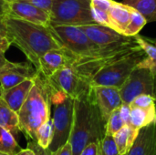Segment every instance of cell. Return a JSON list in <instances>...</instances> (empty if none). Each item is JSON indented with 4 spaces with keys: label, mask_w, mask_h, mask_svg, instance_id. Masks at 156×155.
Returning a JSON list of instances; mask_svg holds the SVG:
<instances>
[{
    "label": "cell",
    "mask_w": 156,
    "mask_h": 155,
    "mask_svg": "<svg viewBox=\"0 0 156 155\" xmlns=\"http://www.w3.org/2000/svg\"><path fill=\"white\" fill-rule=\"evenodd\" d=\"M5 31L11 43L17 47L37 69L40 58L49 50L62 48L60 42L50 28L20 18L7 16Z\"/></svg>",
    "instance_id": "cell-1"
},
{
    "label": "cell",
    "mask_w": 156,
    "mask_h": 155,
    "mask_svg": "<svg viewBox=\"0 0 156 155\" xmlns=\"http://www.w3.org/2000/svg\"><path fill=\"white\" fill-rule=\"evenodd\" d=\"M105 124L90 87L74 100L73 124L69 141L73 155L80 154L91 143H99L106 135Z\"/></svg>",
    "instance_id": "cell-2"
},
{
    "label": "cell",
    "mask_w": 156,
    "mask_h": 155,
    "mask_svg": "<svg viewBox=\"0 0 156 155\" xmlns=\"http://www.w3.org/2000/svg\"><path fill=\"white\" fill-rule=\"evenodd\" d=\"M51 88L39 72L34 79V85L18 111L20 131L36 140L37 129L51 118Z\"/></svg>",
    "instance_id": "cell-3"
},
{
    "label": "cell",
    "mask_w": 156,
    "mask_h": 155,
    "mask_svg": "<svg viewBox=\"0 0 156 155\" xmlns=\"http://www.w3.org/2000/svg\"><path fill=\"white\" fill-rule=\"evenodd\" d=\"M144 58L145 53L139 48L111 60L93 75L90 81V87L107 86L120 89Z\"/></svg>",
    "instance_id": "cell-4"
},
{
    "label": "cell",
    "mask_w": 156,
    "mask_h": 155,
    "mask_svg": "<svg viewBox=\"0 0 156 155\" xmlns=\"http://www.w3.org/2000/svg\"><path fill=\"white\" fill-rule=\"evenodd\" d=\"M51 103L53 107L54 134L48 150L52 153L69 141L73 124L74 99L67 96L62 91L51 89Z\"/></svg>",
    "instance_id": "cell-5"
},
{
    "label": "cell",
    "mask_w": 156,
    "mask_h": 155,
    "mask_svg": "<svg viewBox=\"0 0 156 155\" xmlns=\"http://www.w3.org/2000/svg\"><path fill=\"white\" fill-rule=\"evenodd\" d=\"M62 48L76 58H90L100 55L102 51L95 46L80 26L49 25Z\"/></svg>",
    "instance_id": "cell-6"
},
{
    "label": "cell",
    "mask_w": 156,
    "mask_h": 155,
    "mask_svg": "<svg viewBox=\"0 0 156 155\" xmlns=\"http://www.w3.org/2000/svg\"><path fill=\"white\" fill-rule=\"evenodd\" d=\"M90 0H54L50 11L51 25L83 26L95 23Z\"/></svg>",
    "instance_id": "cell-7"
},
{
    "label": "cell",
    "mask_w": 156,
    "mask_h": 155,
    "mask_svg": "<svg viewBox=\"0 0 156 155\" xmlns=\"http://www.w3.org/2000/svg\"><path fill=\"white\" fill-rule=\"evenodd\" d=\"M119 90L122 102L127 104L143 94L156 98V72L148 68L136 67Z\"/></svg>",
    "instance_id": "cell-8"
},
{
    "label": "cell",
    "mask_w": 156,
    "mask_h": 155,
    "mask_svg": "<svg viewBox=\"0 0 156 155\" xmlns=\"http://www.w3.org/2000/svg\"><path fill=\"white\" fill-rule=\"evenodd\" d=\"M91 42L101 50H114L136 45L134 37H127L118 31L96 23L80 26Z\"/></svg>",
    "instance_id": "cell-9"
},
{
    "label": "cell",
    "mask_w": 156,
    "mask_h": 155,
    "mask_svg": "<svg viewBox=\"0 0 156 155\" xmlns=\"http://www.w3.org/2000/svg\"><path fill=\"white\" fill-rule=\"evenodd\" d=\"M47 80L52 90L62 91L74 100L90 89L89 82L78 73L71 63L58 69Z\"/></svg>",
    "instance_id": "cell-10"
},
{
    "label": "cell",
    "mask_w": 156,
    "mask_h": 155,
    "mask_svg": "<svg viewBox=\"0 0 156 155\" xmlns=\"http://www.w3.org/2000/svg\"><path fill=\"white\" fill-rule=\"evenodd\" d=\"M37 74V69L29 62L8 61L0 69L1 90H8L28 79H34Z\"/></svg>",
    "instance_id": "cell-11"
},
{
    "label": "cell",
    "mask_w": 156,
    "mask_h": 155,
    "mask_svg": "<svg viewBox=\"0 0 156 155\" xmlns=\"http://www.w3.org/2000/svg\"><path fill=\"white\" fill-rule=\"evenodd\" d=\"M9 16L42 26L50 25L49 13L27 0L9 2Z\"/></svg>",
    "instance_id": "cell-12"
},
{
    "label": "cell",
    "mask_w": 156,
    "mask_h": 155,
    "mask_svg": "<svg viewBox=\"0 0 156 155\" xmlns=\"http://www.w3.org/2000/svg\"><path fill=\"white\" fill-rule=\"evenodd\" d=\"M91 90L101 117L107 122L110 115L123 103L120 90L115 87L107 86L91 87Z\"/></svg>",
    "instance_id": "cell-13"
},
{
    "label": "cell",
    "mask_w": 156,
    "mask_h": 155,
    "mask_svg": "<svg viewBox=\"0 0 156 155\" xmlns=\"http://www.w3.org/2000/svg\"><path fill=\"white\" fill-rule=\"evenodd\" d=\"M74 56L64 48L52 49L45 53L39 60L37 72L44 78L48 79L58 69L72 62Z\"/></svg>",
    "instance_id": "cell-14"
},
{
    "label": "cell",
    "mask_w": 156,
    "mask_h": 155,
    "mask_svg": "<svg viewBox=\"0 0 156 155\" xmlns=\"http://www.w3.org/2000/svg\"><path fill=\"white\" fill-rule=\"evenodd\" d=\"M126 155H156V122L140 129Z\"/></svg>",
    "instance_id": "cell-15"
},
{
    "label": "cell",
    "mask_w": 156,
    "mask_h": 155,
    "mask_svg": "<svg viewBox=\"0 0 156 155\" xmlns=\"http://www.w3.org/2000/svg\"><path fill=\"white\" fill-rule=\"evenodd\" d=\"M34 79H26L8 90H1L0 97L14 111L18 113L34 85Z\"/></svg>",
    "instance_id": "cell-16"
},
{
    "label": "cell",
    "mask_w": 156,
    "mask_h": 155,
    "mask_svg": "<svg viewBox=\"0 0 156 155\" xmlns=\"http://www.w3.org/2000/svg\"><path fill=\"white\" fill-rule=\"evenodd\" d=\"M131 11L132 6L125 5L124 3H119L115 0L113 1L109 10V15L112 26L114 30L124 35L125 29L131 19Z\"/></svg>",
    "instance_id": "cell-17"
},
{
    "label": "cell",
    "mask_w": 156,
    "mask_h": 155,
    "mask_svg": "<svg viewBox=\"0 0 156 155\" xmlns=\"http://www.w3.org/2000/svg\"><path fill=\"white\" fill-rule=\"evenodd\" d=\"M139 131L140 130L134 128L131 124L124 125L119 132H117L113 135L120 155L127 154V153L130 151L133 144L134 143Z\"/></svg>",
    "instance_id": "cell-18"
},
{
    "label": "cell",
    "mask_w": 156,
    "mask_h": 155,
    "mask_svg": "<svg viewBox=\"0 0 156 155\" xmlns=\"http://www.w3.org/2000/svg\"><path fill=\"white\" fill-rule=\"evenodd\" d=\"M156 122V105L150 108L131 107V125L140 130Z\"/></svg>",
    "instance_id": "cell-19"
},
{
    "label": "cell",
    "mask_w": 156,
    "mask_h": 155,
    "mask_svg": "<svg viewBox=\"0 0 156 155\" xmlns=\"http://www.w3.org/2000/svg\"><path fill=\"white\" fill-rule=\"evenodd\" d=\"M136 43L145 53V58L137 65V67L148 68L156 72V41L145 38L140 35L134 36Z\"/></svg>",
    "instance_id": "cell-20"
},
{
    "label": "cell",
    "mask_w": 156,
    "mask_h": 155,
    "mask_svg": "<svg viewBox=\"0 0 156 155\" xmlns=\"http://www.w3.org/2000/svg\"><path fill=\"white\" fill-rule=\"evenodd\" d=\"M0 126L16 133L20 131L18 113L14 111L0 97Z\"/></svg>",
    "instance_id": "cell-21"
},
{
    "label": "cell",
    "mask_w": 156,
    "mask_h": 155,
    "mask_svg": "<svg viewBox=\"0 0 156 155\" xmlns=\"http://www.w3.org/2000/svg\"><path fill=\"white\" fill-rule=\"evenodd\" d=\"M122 3L141 12L148 23L156 22V0H123Z\"/></svg>",
    "instance_id": "cell-22"
},
{
    "label": "cell",
    "mask_w": 156,
    "mask_h": 155,
    "mask_svg": "<svg viewBox=\"0 0 156 155\" xmlns=\"http://www.w3.org/2000/svg\"><path fill=\"white\" fill-rule=\"evenodd\" d=\"M22 149L16 143L13 133L0 126V153L16 155Z\"/></svg>",
    "instance_id": "cell-23"
},
{
    "label": "cell",
    "mask_w": 156,
    "mask_h": 155,
    "mask_svg": "<svg viewBox=\"0 0 156 155\" xmlns=\"http://www.w3.org/2000/svg\"><path fill=\"white\" fill-rule=\"evenodd\" d=\"M53 134H54V127H53V121L51 117L37 129L36 132L35 141H37V143L40 148L47 150L49 148V145L52 142Z\"/></svg>",
    "instance_id": "cell-24"
},
{
    "label": "cell",
    "mask_w": 156,
    "mask_h": 155,
    "mask_svg": "<svg viewBox=\"0 0 156 155\" xmlns=\"http://www.w3.org/2000/svg\"><path fill=\"white\" fill-rule=\"evenodd\" d=\"M146 18L143 16L141 12L132 7L131 11V19L125 29L124 35L127 37H134L139 34V32L144 28L147 24Z\"/></svg>",
    "instance_id": "cell-25"
},
{
    "label": "cell",
    "mask_w": 156,
    "mask_h": 155,
    "mask_svg": "<svg viewBox=\"0 0 156 155\" xmlns=\"http://www.w3.org/2000/svg\"><path fill=\"white\" fill-rule=\"evenodd\" d=\"M125 123L123 122L121 115H120V111L119 109L115 110L108 118L106 124H105V132L106 135H112L113 136L117 132H119Z\"/></svg>",
    "instance_id": "cell-26"
},
{
    "label": "cell",
    "mask_w": 156,
    "mask_h": 155,
    "mask_svg": "<svg viewBox=\"0 0 156 155\" xmlns=\"http://www.w3.org/2000/svg\"><path fill=\"white\" fill-rule=\"evenodd\" d=\"M98 155H120L113 136L105 135L99 142Z\"/></svg>",
    "instance_id": "cell-27"
},
{
    "label": "cell",
    "mask_w": 156,
    "mask_h": 155,
    "mask_svg": "<svg viewBox=\"0 0 156 155\" xmlns=\"http://www.w3.org/2000/svg\"><path fill=\"white\" fill-rule=\"evenodd\" d=\"M90 11H91L92 19L96 24L102 25V26H109V27L112 28L109 12L104 11V10H101V9H98V8H94V7H91Z\"/></svg>",
    "instance_id": "cell-28"
},
{
    "label": "cell",
    "mask_w": 156,
    "mask_h": 155,
    "mask_svg": "<svg viewBox=\"0 0 156 155\" xmlns=\"http://www.w3.org/2000/svg\"><path fill=\"white\" fill-rule=\"evenodd\" d=\"M131 107H139V108H150L156 105V98L152 95L143 94L136 97L132 103L130 104Z\"/></svg>",
    "instance_id": "cell-29"
},
{
    "label": "cell",
    "mask_w": 156,
    "mask_h": 155,
    "mask_svg": "<svg viewBox=\"0 0 156 155\" xmlns=\"http://www.w3.org/2000/svg\"><path fill=\"white\" fill-rule=\"evenodd\" d=\"M120 115L125 123V125H130L131 124V105L127 103H122L120 108Z\"/></svg>",
    "instance_id": "cell-30"
},
{
    "label": "cell",
    "mask_w": 156,
    "mask_h": 155,
    "mask_svg": "<svg viewBox=\"0 0 156 155\" xmlns=\"http://www.w3.org/2000/svg\"><path fill=\"white\" fill-rule=\"evenodd\" d=\"M114 0H90V7L109 12Z\"/></svg>",
    "instance_id": "cell-31"
},
{
    "label": "cell",
    "mask_w": 156,
    "mask_h": 155,
    "mask_svg": "<svg viewBox=\"0 0 156 155\" xmlns=\"http://www.w3.org/2000/svg\"><path fill=\"white\" fill-rule=\"evenodd\" d=\"M27 1L36 5L37 6L42 8L43 10H45V11H47L48 13L50 14L52 4H53L54 0H27Z\"/></svg>",
    "instance_id": "cell-32"
},
{
    "label": "cell",
    "mask_w": 156,
    "mask_h": 155,
    "mask_svg": "<svg viewBox=\"0 0 156 155\" xmlns=\"http://www.w3.org/2000/svg\"><path fill=\"white\" fill-rule=\"evenodd\" d=\"M99 143H91L88 144L80 153V155H98Z\"/></svg>",
    "instance_id": "cell-33"
},
{
    "label": "cell",
    "mask_w": 156,
    "mask_h": 155,
    "mask_svg": "<svg viewBox=\"0 0 156 155\" xmlns=\"http://www.w3.org/2000/svg\"><path fill=\"white\" fill-rule=\"evenodd\" d=\"M11 45L12 43L8 38L6 32H0V51L5 52Z\"/></svg>",
    "instance_id": "cell-34"
},
{
    "label": "cell",
    "mask_w": 156,
    "mask_h": 155,
    "mask_svg": "<svg viewBox=\"0 0 156 155\" xmlns=\"http://www.w3.org/2000/svg\"><path fill=\"white\" fill-rule=\"evenodd\" d=\"M50 155H73L72 148L69 143H67L55 152H50Z\"/></svg>",
    "instance_id": "cell-35"
},
{
    "label": "cell",
    "mask_w": 156,
    "mask_h": 155,
    "mask_svg": "<svg viewBox=\"0 0 156 155\" xmlns=\"http://www.w3.org/2000/svg\"><path fill=\"white\" fill-rule=\"evenodd\" d=\"M7 16H9V2L0 0V17H5Z\"/></svg>",
    "instance_id": "cell-36"
},
{
    "label": "cell",
    "mask_w": 156,
    "mask_h": 155,
    "mask_svg": "<svg viewBox=\"0 0 156 155\" xmlns=\"http://www.w3.org/2000/svg\"><path fill=\"white\" fill-rule=\"evenodd\" d=\"M16 155H37L35 151L31 148L27 149H22L19 153H17Z\"/></svg>",
    "instance_id": "cell-37"
},
{
    "label": "cell",
    "mask_w": 156,
    "mask_h": 155,
    "mask_svg": "<svg viewBox=\"0 0 156 155\" xmlns=\"http://www.w3.org/2000/svg\"><path fill=\"white\" fill-rule=\"evenodd\" d=\"M35 153L37 155H50V151L48 149L44 150V149L40 148L37 145V151H35Z\"/></svg>",
    "instance_id": "cell-38"
},
{
    "label": "cell",
    "mask_w": 156,
    "mask_h": 155,
    "mask_svg": "<svg viewBox=\"0 0 156 155\" xmlns=\"http://www.w3.org/2000/svg\"><path fill=\"white\" fill-rule=\"evenodd\" d=\"M8 61H9V60L6 59L5 56V52L0 51V69H1Z\"/></svg>",
    "instance_id": "cell-39"
},
{
    "label": "cell",
    "mask_w": 156,
    "mask_h": 155,
    "mask_svg": "<svg viewBox=\"0 0 156 155\" xmlns=\"http://www.w3.org/2000/svg\"><path fill=\"white\" fill-rule=\"evenodd\" d=\"M5 17H0V32H6L5 31Z\"/></svg>",
    "instance_id": "cell-40"
},
{
    "label": "cell",
    "mask_w": 156,
    "mask_h": 155,
    "mask_svg": "<svg viewBox=\"0 0 156 155\" xmlns=\"http://www.w3.org/2000/svg\"><path fill=\"white\" fill-rule=\"evenodd\" d=\"M0 155H9V154H6V153H0Z\"/></svg>",
    "instance_id": "cell-41"
},
{
    "label": "cell",
    "mask_w": 156,
    "mask_h": 155,
    "mask_svg": "<svg viewBox=\"0 0 156 155\" xmlns=\"http://www.w3.org/2000/svg\"><path fill=\"white\" fill-rule=\"evenodd\" d=\"M5 1H7V2H13V1H16V0H5Z\"/></svg>",
    "instance_id": "cell-42"
},
{
    "label": "cell",
    "mask_w": 156,
    "mask_h": 155,
    "mask_svg": "<svg viewBox=\"0 0 156 155\" xmlns=\"http://www.w3.org/2000/svg\"><path fill=\"white\" fill-rule=\"evenodd\" d=\"M0 94H1V88H0Z\"/></svg>",
    "instance_id": "cell-43"
}]
</instances>
